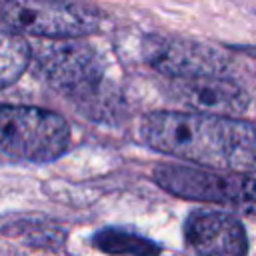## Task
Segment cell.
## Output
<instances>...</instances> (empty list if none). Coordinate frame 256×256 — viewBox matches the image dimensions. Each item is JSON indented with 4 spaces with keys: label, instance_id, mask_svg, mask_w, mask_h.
Segmentation results:
<instances>
[{
    "label": "cell",
    "instance_id": "cell-8",
    "mask_svg": "<svg viewBox=\"0 0 256 256\" xmlns=\"http://www.w3.org/2000/svg\"><path fill=\"white\" fill-rule=\"evenodd\" d=\"M170 96L200 114L232 116L248 110V94L224 76H194V78H172Z\"/></svg>",
    "mask_w": 256,
    "mask_h": 256
},
{
    "label": "cell",
    "instance_id": "cell-1",
    "mask_svg": "<svg viewBox=\"0 0 256 256\" xmlns=\"http://www.w3.org/2000/svg\"><path fill=\"white\" fill-rule=\"evenodd\" d=\"M140 136L164 154L216 170L246 172L256 168V126L244 120L160 110L144 116Z\"/></svg>",
    "mask_w": 256,
    "mask_h": 256
},
{
    "label": "cell",
    "instance_id": "cell-3",
    "mask_svg": "<svg viewBox=\"0 0 256 256\" xmlns=\"http://www.w3.org/2000/svg\"><path fill=\"white\" fill-rule=\"evenodd\" d=\"M156 184L180 198L212 202L256 218V178L242 172L208 170L180 164H158Z\"/></svg>",
    "mask_w": 256,
    "mask_h": 256
},
{
    "label": "cell",
    "instance_id": "cell-5",
    "mask_svg": "<svg viewBox=\"0 0 256 256\" xmlns=\"http://www.w3.org/2000/svg\"><path fill=\"white\" fill-rule=\"evenodd\" d=\"M0 18L18 34L64 40L94 34L100 26L94 10L72 0H4Z\"/></svg>",
    "mask_w": 256,
    "mask_h": 256
},
{
    "label": "cell",
    "instance_id": "cell-4",
    "mask_svg": "<svg viewBox=\"0 0 256 256\" xmlns=\"http://www.w3.org/2000/svg\"><path fill=\"white\" fill-rule=\"evenodd\" d=\"M36 72L66 96L96 106L104 100V66L98 52L84 42L46 44L34 54Z\"/></svg>",
    "mask_w": 256,
    "mask_h": 256
},
{
    "label": "cell",
    "instance_id": "cell-10",
    "mask_svg": "<svg viewBox=\"0 0 256 256\" xmlns=\"http://www.w3.org/2000/svg\"><path fill=\"white\" fill-rule=\"evenodd\" d=\"M92 244L98 250L114 256H156L160 252V246L156 242L116 226L98 230L92 238Z\"/></svg>",
    "mask_w": 256,
    "mask_h": 256
},
{
    "label": "cell",
    "instance_id": "cell-7",
    "mask_svg": "<svg viewBox=\"0 0 256 256\" xmlns=\"http://www.w3.org/2000/svg\"><path fill=\"white\" fill-rule=\"evenodd\" d=\"M186 244L200 256H246L242 222L220 210H194L184 222Z\"/></svg>",
    "mask_w": 256,
    "mask_h": 256
},
{
    "label": "cell",
    "instance_id": "cell-9",
    "mask_svg": "<svg viewBox=\"0 0 256 256\" xmlns=\"http://www.w3.org/2000/svg\"><path fill=\"white\" fill-rule=\"evenodd\" d=\"M32 60V48L22 34L0 22V88L14 84Z\"/></svg>",
    "mask_w": 256,
    "mask_h": 256
},
{
    "label": "cell",
    "instance_id": "cell-6",
    "mask_svg": "<svg viewBox=\"0 0 256 256\" xmlns=\"http://www.w3.org/2000/svg\"><path fill=\"white\" fill-rule=\"evenodd\" d=\"M142 54L154 70L170 78L222 76L230 64L228 54L210 44L156 34L144 40Z\"/></svg>",
    "mask_w": 256,
    "mask_h": 256
},
{
    "label": "cell",
    "instance_id": "cell-2",
    "mask_svg": "<svg viewBox=\"0 0 256 256\" xmlns=\"http://www.w3.org/2000/svg\"><path fill=\"white\" fill-rule=\"evenodd\" d=\"M70 144L66 120L36 106L0 104V152L26 162H52Z\"/></svg>",
    "mask_w": 256,
    "mask_h": 256
}]
</instances>
